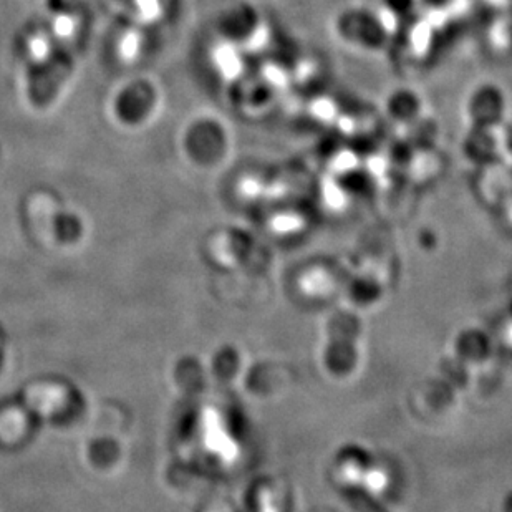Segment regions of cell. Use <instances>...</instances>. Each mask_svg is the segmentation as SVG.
<instances>
[{
  "mask_svg": "<svg viewBox=\"0 0 512 512\" xmlns=\"http://www.w3.org/2000/svg\"><path fill=\"white\" fill-rule=\"evenodd\" d=\"M70 68H72L70 60H62V62L55 63L54 68H52L50 72L45 73L42 82L39 83V87H35V100L44 102L45 98L49 97L50 93L55 92V88L67 77Z\"/></svg>",
  "mask_w": 512,
  "mask_h": 512,
  "instance_id": "277c9868",
  "label": "cell"
},
{
  "mask_svg": "<svg viewBox=\"0 0 512 512\" xmlns=\"http://www.w3.org/2000/svg\"><path fill=\"white\" fill-rule=\"evenodd\" d=\"M506 108L503 90L493 83H483L469 93L466 115L476 130H491L504 120Z\"/></svg>",
  "mask_w": 512,
  "mask_h": 512,
  "instance_id": "7a4b0ae2",
  "label": "cell"
},
{
  "mask_svg": "<svg viewBox=\"0 0 512 512\" xmlns=\"http://www.w3.org/2000/svg\"><path fill=\"white\" fill-rule=\"evenodd\" d=\"M335 34L343 44L362 52H380L387 45L388 29L382 15L362 7L345 9L337 15Z\"/></svg>",
  "mask_w": 512,
  "mask_h": 512,
  "instance_id": "6da1fadb",
  "label": "cell"
},
{
  "mask_svg": "<svg viewBox=\"0 0 512 512\" xmlns=\"http://www.w3.org/2000/svg\"><path fill=\"white\" fill-rule=\"evenodd\" d=\"M387 113L397 123H413L423 112V102L418 93L410 88H397L387 98Z\"/></svg>",
  "mask_w": 512,
  "mask_h": 512,
  "instance_id": "3957f363",
  "label": "cell"
},
{
  "mask_svg": "<svg viewBox=\"0 0 512 512\" xmlns=\"http://www.w3.org/2000/svg\"><path fill=\"white\" fill-rule=\"evenodd\" d=\"M380 5L393 17H406L415 10L416 0H380Z\"/></svg>",
  "mask_w": 512,
  "mask_h": 512,
  "instance_id": "5b68a950",
  "label": "cell"
}]
</instances>
